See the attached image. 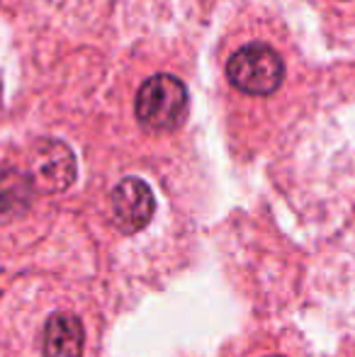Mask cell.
Returning a JSON list of instances; mask_svg holds the SVG:
<instances>
[{"label":"cell","instance_id":"8992f818","mask_svg":"<svg viewBox=\"0 0 355 357\" xmlns=\"http://www.w3.org/2000/svg\"><path fill=\"white\" fill-rule=\"evenodd\" d=\"M34 192V185L29 175L22 173H3L0 175V212H20L29 204V197Z\"/></svg>","mask_w":355,"mask_h":357},{"label":"cell","instance_id":"3957f363","mask_svg":"<svg viewBox=\"0 0 355 357\" xmlns=\"http://www.w3.org/2000/svg\"><path fill=\"white\" fill-rule=\"evenodd\" d=\"M29 180L34 190L44 195L63 192L76 180V160L66 144L44 139L37 144L29 165Z\"/></svg>","mask_w":355,"mask_h":357},{"label":"cell","instance_id":"5b68a950","mask_svg":"<svg viewBox=\"0 0 355 357\" xmlns=\"http://www.w3.org/2000/svg\"><path fill=\"white\" fill-rule=\"evenodd\" d=\"M86 331L78 316L54 314L44 326V357H81Z\"/></svg>","mask_w":355,"mask_h":357},{"label":"cell","instance_id":"7a4b0ae2","mask_svg":"<svg viewBox=\"0 0 355 357\" xmlns=\"http://www.w3.org/2000/svg\"><path fill=\"white\" fill-rule=\"evenodd\" d=\"M227 78L246 95H270L285 78V63L273 47L253 42L232 54L227 61Z\"/></svg>","mask_w":355,"mask_h":357},{"label":"cell","instance_id":"52a82bcc","mask_svg":"<svg viewBox=\"0 0 355 357\" xmlns=\"http://www.w3.org/2000/svg\"><path fill=\"white\" fill-rule=\"evenodd\" d=\"M268 357H282V355H268Z\"/></svg>","mask_w":355,"mask_h":357},{"label":"cell","instance_id":"6da1fadb","mask_svg":"<svg viewBox=\"0 0 355 357\" xmlns=\"http://www.w3.org/2000/svg\"><path fill=\"white\" fill-rule=\"evenodd\" d=\"M190 98L188 88L176 75L158 73L151 75L139 88L134 112L139 122L151 132H173L188 119Z\"/></svg>","mask_w":355,"mask_h":357},{"label":"cell","instance_id":"277c9868","mask_svg":"<svg viewBox=\"0 0 355 357\" xmlns=\"http://www.w3.org/2000/svg\"><path fill=\"white\" fill-rule=\"evenodd\" d=\"M156 202L142 178H124L112 190V214L124 234H137L151 221Z\"/></svg>","mask_w":355,"mask_h":357}]
</instances>
